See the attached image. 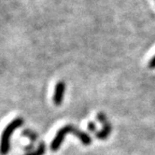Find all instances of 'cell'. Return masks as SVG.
Segmentation results:
<instances>
[{
	"instance_id": "277c9868",
	"label": "cell",
	"mask_w": 155,
	"mask_h": 155,
	"mask_svg": "<svg viewBox=\"0 0 155 155\" xmlns=\"http://www.w3.org/2000/svg\"><path fill=\"white\" fill-rule=\"evenodd\" d=\"M103 125H104V128L102 129V131L95 134L96 137H98L99 139H106L110 134V131H111V127H110V124L107 121L103 123Z\"/></svg>"
},
{
	"instance_id": "7a4b0ae2",
	"label": "cell",
	"mask_w": 155,
	"mask_h": 155,
	"mask_svg": "<svg viewBox=\"0 0 155 155\" xmlns=\"http://www.w3.org/2000/svg\"><path fill=\"white\" fill-rule=\"evenodd\" d=\"M24 124V120L21 118H16L13 120H12L8 124V126L5 128L3 134H2V140H1V153L2 155H6L10 149V137L12 133L21 126Z\"/></svg>"
},
{
	"instance_id": "5b68a950",
	"label": "cell",
	"mask_w": 155,
	"mask_h": 155,
	"mask_svg": "<svg viewBox=\"0 0 155 155\" xmlns=\"http://www.w3.org/2000/svg\"><path fill=\"white\" fill-rule=\"evenodd\" d=\"M45 150H46V147H45V145H44V143H40L38 150L33 152V153H27L25 155H43L44 153H45Z\"/></svg>"
},
{
	"instance_id": "3957f363",
	"label": "cell",
	"mask_w": 155,
	"mask_h": 155,
	"mask_svg": "<svg viewBox=\"0 0 155 155\" xmlns=\"http://www.w3.org/2000/svg\"><path fill=\"white\" fill-rule=\"evenodd\" d=\"M65 85L63 81H60L55 86L54 95H53V102L56 106H60L63 102L64 94Z\"/></svg>"
},
{
	"instance_id": "8992f818",
	"label": "cell",
	"mask_w": 155,
	"mask_h": 155,
	"mask_svg": "<svg viewBox=\"0 0 155 155\" xmlns=\"http://www.w3.org/2000/svg\"><path fill=\"white\" fill-rule=\"evenodd\" d=\"M149 68H151V69L155 68V55H154V57L149 62Z\"/></svg>"
},
{
	"instance_id": "52a82bcc",
	"label": "cell",
	"mask_w": 155,
	"mask_h": 155,
	"mask_svg": "<svg viewBox=\"0 0 155 155\" xmlns=\"http://www.w3.org/2000/svg\"><path fill=\"white\" fill-rule=\"evenodd\" d=\"M88 128H89V130L91 132H95L96 128H95V125L94 123H89V124H88Z\"/></svg>"
},
{
	"instance_id": "6da1fadb",
	"label": "cell",
	"mask_w": 155,
	"mask_h": 155,
	"mask_svg": "<svg viewBox=\"0 0 155 155\" xmlns=\"http://www.w3.org/2000/svg\"><path fill=\"white\" fill-rule=\"evenodd\" d=\"M66 134H73L75 135L78 138H79L85 146H88L90 145V144L92 143V138L88 136L86 133L79 130L78 128L74 127L73 125L71 124H68V125H65L64 126L62 129H60L58 131V133L56 134V136H55L54 139L51 141V150L52 151H56L59 150V148L61 147L62 143L64 141V137Z\"/></svg>"
}]
</instances>
